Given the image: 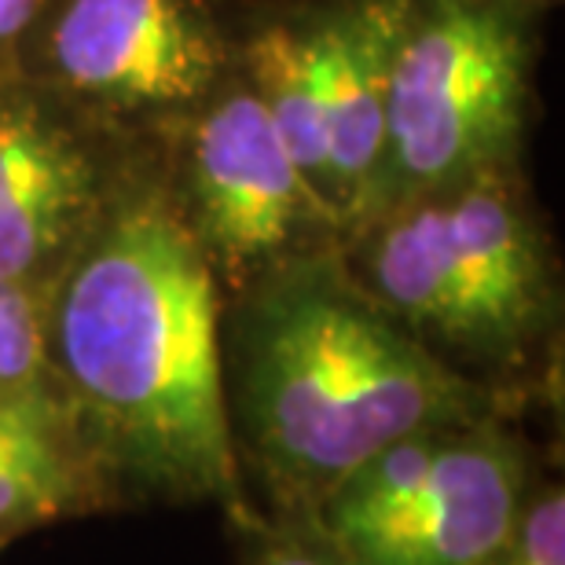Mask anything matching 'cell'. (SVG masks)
<instances>
[{
    "mask_svg": "<svg viewBox=\"0 0 565 565\" xmlns=\"http://www.w3.org/2000/svg\"><path fill=\"white\" fill-rule=\"evenodd\" d=\"M49 375L118 503H217L257 514L224 401L221 301L195 228L154 199L118 206L44 305Z\"/></svg>",
    "mask_w": 565,
    "mask_h": 565,
    "instance_id": "1",
    "label": "cell"
},
{
    "mask_svg": "<svg viewBox=\"0 0 565 565\" xmlns=\"http://www.w3.org/2000/svg\"><path fill=\"white\" fill-rule=\"evenodd\" d=\"M221 353L243 489L254 481V511L276 518H316L393 440L495 415L478 382L437 360L327 257L273 268Z\"/></svg>",
    "mask_w": 565,
    "mask_h": 565,
    "instance_id": "2",
    "label": "cell"
},
{
    "mask_svg": "<svg viewBox=\"0 0 565 565\" xmlns=\"http://www.w3.org/2000/svg\"><path fill=\"white\" fill-rule=\"evenodd\" d=\"M353 279L459 375L522 367L555 327L547 243L492 173L393 210Z\"/></svg>",
    "mask_w": 565,
    "mask_h": 565,
    "instance_id": "3",
    "label": "cell"
},
{
    "mask_svg": "<svg viewBox=\"0 0 565 565\" xmlns=\"http://www.w3.org/2000/svg\"><path fill=\"white\" fill-rule=\"evenodd\" d=\"M525 66V22L507 0H412L390 71L382 195L492 173L522 132Z\"/></svg>",
    "mask_w": 565,
    "mask_h": 565,
    "instance_id": "4",
    "label": "cell"
},
{
    "mask_svg": "<svg viewBox=\"0 0 565 565\" xmlns=\"http://www.w3.org/2000/svg\"><path fill=\"white\" fill-rule=\"evenodd\" d=\"M533 484L525 440L495 415L448 426L404 511L342 562L484 565L511 536Z\"/></svg>",
    "mask_w": 565,
    "mask_h": 565,
    "instance_id": "5",
    "label": "cell"
},
{
    "mask_svg": "<svg viewBox=\"0 0 565 565\" xmlns=\"http://www.w3.org/2000/svg\"><path fill=\"white\" fill-rule=\"evenodd\" d=\"M199 224L210 257L250 268L294 239L301 217H327L254 93H232L195 132L191 158Z\"/></svg>",
    "mask_w": 565,
    "mask_h": 565,
    "instance_id": "6",
    "label": "cell"
},
{
    "mask_svg": "<svg viewBox=\"0 0 565 565\" xmlns=\"http://www.w3.org/2000/svg\"><path fill=\"white\" fill-rule=\"evenodd\" d=\"M52 60L77 93L115 104H184L217 77V41L188 0H71Z\"/></svg>",
    "mask_w": 565,
    "mask_h": 565,
    "instance_id": "7",
    "label": "cell"
},
{
    "mask_svg": "<svg viewBox=\"0 0 565 565\" xmlns=\"http://www.w3.org/2000/svg\"><path fill=\"white\" fill-rule=\"evenodd\" d=\"M412 0H360L316 26L327 104V206L367 217L382 195L390 71Z\"/></svg>",
    "mask_w": 565,
    "mask_h": 565,
    "instance_id": "8",
    "label": "cell"
},
{
    "mask_svg": "<svg viewBox=\"0 0 565 565\" xmlns=\"http://www.w3.org/2000/svg\"><path fill=\"white\" fill-rule=\"evenodd\" d=\"M115 503V484L52 382L0 393V547Z\"/></svg>",
    "mask_w": 565,
    "mask_h": 565,
    "instance_id": "9",
    "label": "cell"
},
{
    "mask_svg": "<svg viewBox=\"0 0 565 565\" xmlns=\"http://www.w3.org/2000/svg\"><path fill=\"white\" fill-rule=\"evenodd\" d=\"M88 169L60 132L0 118V279L33 287L71 239Z\"/></svg>",
    "mask_w": 565,
    "mask_h": 565,
    "instance_id": "10",
    "label": "cell"
},
{
    "mask_svg": "<svg viewBox=\"0 0 565 565\" xmlns=\"http://www.w3.org/2000/svg\"><path fill=\"white\" fill-rule=\"evenodd\" d=\"M250 74L268 121L294 158L305 184L327 206V104L316 33L273 26L250 44ZM334 221V217H331Z\"/></svg>",
    "mask_w": 565,
    "mask_h": 565,
    "instance_id": "11",
    "label": "cell"
},
{
    "mask_svg": "<svg viewBox=\"0 0 565 565\" xmlns=\"http://www.w3.org/2000/svg\"><path fill=\"white\" fill-rule=\"evenodd\" d=\"M44 301L38 287L0 279V393L49 382Z\"/></svg>",
    "mask_w": 565,
    "mask_h": 565,
    "instance_id": "12",
    "label": "cell"
},
{
    "mask_svg": "<svg viewBox=\"0 0 565 565\" xmlns=\"http://www.w3.org/2000/svg\"><path fill=\"white\" fill-rule=\"evenodd\" d=\"M243 536V565H345L312 518H276L257 511L235 525Z\"/></svg>",
    "mask_w": 565,
    "mask_h": 565,
    "instance_id": "13",
    "label": "cell"
},
{
    "mask_svg": "<svg viewBox=\"0 0 565 565\" xmlns=\"http://www.w3.org/2000/svg\"><path fill=\"white\" fill-rule=\"evenodd\" d=\"M484 565H565V492L536 481L511 536Z\"/></svg>",
    "mask_w": 565,
    "mask_h": 565,
    "instance_id": "14",
    "label": "cell"
},
{
    "mask_svg": "<svg viewBox=\"0 0 565 565\" xmlns=\"http://www.w3.org/2000/svg\"><path fill=\"white\" fill-rule=\"evenodd\" d=\"M41 0H0V41L15 38L38 11Z\"/></svg>",
    "mask_w": 565,
    "mask_h": 565,
    "instance_id": "15",
    "label": "cell"
}]
</instances>
